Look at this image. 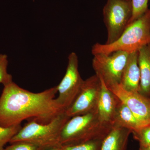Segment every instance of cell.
Instances as JSON below:
<instances>
[{
  "label": "cell",
  "mask_w": 150,
  "mask_h": 150,
  "mask_svg": "<svg viewBox=\"0 0 150 150\" xmlns=\"http://www.w3.org/2000/svg\"><path fill=\"white\" fill-rule=\"evenodd\" d=\"M138 51L129 54L122 73L120 85L127 91L139 92L140 71L138 63Z\"/></svg>",
  "instance_id": "cell-11"
},
{
  "label": "cell",
  "mask_w": 150,
  "mask_h": 150,
  "mask_svg": "<svg viewBox=\"0 0 150 150\" xmlns=\"http://www.w3.org/2000/svg\"><path fill=\"white\" fill-rule=\"evenodd\" d=\"M131 130L113 125L103 140L100 150H127Z\"/></svg>",
  "instance_id": "cell-12"
},
{
  "label": "cell",
  "mask_w": 150,
  "mask_h": 150,
  "mask_svg": "<svg viewBox=\"0 0 150 150\" xmlns=\"http://www.w3.org/2000/svg\"><path fill=\"white\" fill-rule=\"evenodd\" d=\"M57 93V86L35 93L13 82L4 86L0 97V126L21 125L28 119L42 124L50 123L65 112L55 98Z\"/></svg>",
  "instance_id": "cell-1"
},
{
  "label": "cell",
  "mask_w": 150,
  "mask_h": 150,
  "mask_svg": "<svg viewBox=\"0 0 150 150\" xmlns=\"http://www.w3.org/2000/svg\"><path fill=\"white\" fill-rule=\"evenodd\" d=\"M101 88V81L95 74L84 81L77 96L65 111L70 118L97 110Z\"/></svg>",
  "instance_id": "cell-8"
},
{
  "label": "cell",
  "mask_w": 150,
  "mask_h": 150,
  "mask_svg": "<svg viewBox=\"0 0 150 150\" xmlns=\"http://www.w3.org/2000/svg\"><path fill=\"white\" fill-rule=\"evenodd\" d=\"M138 53V63L140 71L139 93L150 98V44L140 49Z\"/></svg>",
  "instance_id": "cell-13"
},
{
  "label": "cell",
  "mask_w": 150,
  "mask_h": 150,
  "mask_svg": "<svg viewBox=\"0 0 150 150\" xmlns=\"http://www.w3.org/2000/svg\"><path fill=\"white\" fill-rule=\"evenodd\" d=\"M113 126L100 121L97 110L74 116L64 125L60 134L59 145L67 146L103 139Z\"/></svg>",
  "instance_id": "cell-2"
},
{
  "label": "cell",
  "mask_w": 150,
  "mask_h": 150,
  "mask_svg": "<svg viewBox=\"0 0 150 150\" xmlns=\"http://www.w3.org/2000/svg\"><path fill=\"white\" fill-rule=\"evenodd\" d=\"M114 125L129 129L131 130L132 133L142 127L133 112L120 100L114 115Z\"/></svg>",
  "instance_id": "cell-14"
},
{
  "label": "cell",
  "mask_w": 150,
  "mask_h": 150,
  "mask_svg": "<svg viewBox=\"0 0 150 150\" xmlns=\"http://www.w3.org/2000/svg\"><path fill=\"white\" fill-rule=\"evenodd\" d=\"M132 13L130 0H108L103 9L108 33L105 44L113 43L121 36L129 25Z\"/></svg>",
  "instance_id": "cell-5"
},
{
  "label": "cell",
  "mask_w": 150,
  "mask_h": 150,
  "mask_svg": "<svg viewBox=\"0 0 150 150\" xmlns=\"http://www.w3.org/2000/svg\"><path fill=\"white\" fill-rule=\"evenodd\" d=\"M139 150H150V145L146 146L141 147L139 148Z\"/></svg>",
  "instance_id": "cell-22"
},
{
  "label": "cell",
  "mask_w": 150,
  "mask_h": 150,
  "mask_svg": "<svg viewBox=\"0 0 150 150\" xmlns=\"http://www.w3.org/2000/svg\"><path fill=\"white\" fill-rule=\"evenodd\" d=\"M40 150H64L62 146L60 145L50 146L46 147L41 148Z\"/></svg>",
  "instance_id": "cell-21"
},
{
  "label": "cell",
  "mask_w": 150,
  "mask_h": 150,
  "mask_svg": "<svg viewBox=\"0 0 150 150\" xmlns=\"http://www.w3.org/2000/svg\"><path fill=\"white\" fill-rule=\"evenodd\" d=\"M103 140H93L79 144L62 147L64 150H100Z\"/></svg>",
  "instance_id": "cell-19"
},
{
  "label": "cell",
  "mask_w": 150,
  "mask_h": 150,
  "mask_svg": "<svg viewBox=\"0 0 150 150\" xmlns=\"http://www.w3.org/2000/svg\"><path fill=\"white\" fill-rule=\"evenodd\" d=\"M84 81L79 71L78 56L74 52L68 57L66 74L57 86L58 103L65 111L71 105L79 92Z\"/></svg>",
  "instance_id": "cell-7"
},
{
  "label": "cell",
  "mask_w": 150,
  "mask_h": 150,
  "mask_svg": "<svg viewBox=\"0 0 150 150\" xmlns=\"http://www.w3.org/2000/svg\"><path fill=\"white\" fill-rule=\"evenodd\" d=\"M134 113L142 127L150 124V99L137 92L127 91L120 84L106 86Z\"/></svg>",
  "instance_id": "cell-9"
},
{
  "label": "cell",
  "mask_w": 150,
  "mask_h": 150,
  "mask_svg": "<svg viewBox=\"0 0 150 150\" xmlns=\"http://www.w3.org/2000/svg\"></svg>",
  "instance_id": "cell-23"
},
{
  "label": "cell",
  "mask_w": 150,
  "mask_h": 150,
  "mask_svg": "<svg viewBox=\"0 0 150 150\" xmlns=\"http://www.w3.org/2000/svg\"><path fill=\"white\" fill-rule=\"evenodd\" d=\"M129 54L117 51L108 54L94 55L92 65L96 74L102 79L106 86L120 84Z\"/></svg>",
  "instance_id": "cell-6"
},
{
  "label": "cell",
  "mask_w": 150,
  "mask_h": 150,
  "mask_svg": "<svg viewBox=\"0 0 150 150\" xmlns=\"http://www.w3.org/2000/svg\"><path fill=\"white\" fill-rule=\"evenodd\" d=\"M41 148L30 142H19L11 144L3 150H40Z\"/></svg>",
  "instance_id": "cell-20"
},
{
  "label": "cell",
  "mask_w": 150,
  "mask_h": 150,
  "mask_svg": "<svg viewBox=\"0 0 150 150\" xmlns=\"http://www.w3.org/2000/svg\"><path fill=\"white\" fill-rule=\"evenodd\" d=\"M21 125L4 128L0 126V150L4 149L5 146L9 143L12 138L16 135L22 128Z\"/></svg>",
  "instance_id": "cell-15"
},
{
  "label": "cell",
  "mask_w": 150,
  "mask_h": 150,
  "mask_svg": "<svg viewBox=\"0 0 150 150\" xmlns=\"http://www.w3.org/2000/svg\"><path fill=\"white\" fill-rule=\"evenodd\" d=\"M8 65L7 56L0 54V83L3 84L4 86L13 82L12 76L7 72Z\"/></svg>",
  "instance_id": "cell-17"
},
{
  "label": "cell",
  "mask_w": 150,
  "mask_h": 150,
  "mask_svg": "<svg viewBox=\"0 0 150 150\" xmlns=\"http://www.w3.org/2000/svg\"><path fill=\"white\" fill-rule=\"evenodd\" d=\"M150 44V10L129 25L118 39L110 44L96 43L92 48L93 55L108 54L117 51L130 54Z\"/></svg>",
  "instance_id": "cell-3"
},
{
  "label": "cell",
  "mask_w": 150,
  "mask_h": 150,
  "mask_svg": "<svg viewBox=\"0 0 150 150\" xmlns=\"http://www.w3.org/2000/svg\"><path fill=\"white\" fill-rule=\"evenodd\" d=\"M99 78L101 88L97 108L98 115L102 122L113 125L114 115L120 100Z\"/></svg>",
  "instance_id": "cell-10"
},
{
  "label": "cell",
  "mask_w": 150,
  "mask_h": 150,
  "mask_svg": "<svg viewBox=\"0 0 150 150\" xmlns=\"http://www.w3.org/2000/svg\"><path fill=\"white\" fill-rule=\"evenodd\" d=\"M132 133L134 139L139 143L140 147L150 145V124L143 126Z\"/></svg>",
  "instance_id": "cell-18"
},
{
  "label": "cell",
  "mask_w": 150,
  "mask_h": 150,
  "mask_svg": "<svg viewBox=\"0 0 150 150\" xmlns=\"http://www.w3.org/2000/svg\"><path fill=\"white\" fill-rule=\"evenodd\" d=\"M70 118L64 112L46 124L31 120L22 127L18 133L12 138L9 143L28 142L41 148L59 145L61 131Z\"/></svg>",
  "instance_id": "cell-4"
},
{
  "label": "cell",
  "mask_w": 150,
  "mask_h": 150,
  "mask_svg": "<svg viewBox=\"0 0 150 150\" xmlns=\"http://www.w3.org/2000/svg\"><path fill=\"white\" fill-rule=\"evenodd\" d=\"M132 4V13L129 25L139 18L146 11L149 0H130Z\"/></svg>",
  "instance_id": "cell-16"
}]
</instances>
